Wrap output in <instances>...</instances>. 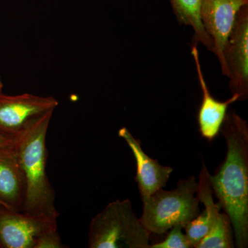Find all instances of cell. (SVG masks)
Listing matches in <instances>:
<instances>
[{
  "mask_svg": "<svg viewBox=\"0 0 248 248\" xmlns=\"http://www.w3.org/2000/svg\"><path fill=\"white\" fill-rule=\"evenodd\" d=\"M226 140L224 161L214 175L213 191L221 208L231 219L235 246H248V124L234 110L227 112L222 124Z\"/></svg>",
  "mask_w": 248,
  "mask_h": 248,
  "instance_id": "1",
  "label": "cell"
},
{
  "mask_svg": "<svg viewBox=\"0 0 248 248\" xmlns=\"http://www.w3.org/2000/svg\"><path fill=\"white\" fill-rule=\"evenodd\" d=\"M53 110L33 121L16 136L14 149L25 179L22 212L58 219L55 192L46 173V135Z\"/></svg>",
  "mask_w": 248,
  "mask_h": 248,
  "instance_id": "2",
  "label": "cell"
},
{
  "mask_svg": "<svg viewBox=\"0 0 248 248\" xmlns=\"http://www.w3.org/2000/svg\"><path fill=\"white\" fill-rule=\"evenodd\" d=\"M198 182L194 176L179 179L177 187L161 188L143 203L140 219L151 234H164L175 226L185 228L200 213Z\"/></svg>",
  "mask_w": 248,
  "mask_h": 248,
  "instance_id": "3",
  "label": "cell"
},
{
  "mask_svg": "<svg viewBox=\"0 0 248 248\" xmlns=\"http://www.w3.org/2000/svg\"><path fill=\"white\" fill-rule=\"evenodd\" d=\"M151 233L129 200L108 204L90 224V248H149Z\"/></svg>",
  "mask_w": 248,
  "mask_h": 248,
  "instance_id": "4",
  "label": "cell"
},
{
  "mask_svg": "<svg viewBox=\"0 0 248 248\" xmlns=\"http://www.w3.org/2000/svg\"><path fill=\"white\" fill-rule=\"evenodd\" d=\"M248 0H202L201 18L213 43V52L221 66L222 74L228 76L224 50L240 9Z\"/></svg>",
  "mask_w": 248,
  "mask_h": 248,
  "instance_id": "5",
  "label": "cell"
},
{
  "mask_svg": "<svg viewBox=\"0 0 248 248\" xmlns=\"http://www.w3.org/2000/svg\"><path fill=\"white\" fill-rule=\"evenodd\" d=\"M59 102L55 98L24 93L7 95L0 92V132L16 137L33 121L55 110Z\"/></svg>",
  "mask_w": 248,
  "mask_h": 248,
  "instance_id": "6",
  "label": "cell"
},
{
  "mask_svg": "<svg viewBox=\"0 0 248 248\" xmlns=\"http://www.w3.org/2000/svg\"><path fill=\"white\" fill-rule=\"evenodd\" d=\"M232 94L239 101L248 97V4L243 6L236 16L234 27L224 50Z\"/></svg>",
  "mask_w": 248,
  "mask_h": 248,
  "instance_id": "7",
  "label": "cell"
},
{
  "mask_svg": "<svg viewBox=\"0 0 248 248\" xmlns=\"http://www.w3.org/2000/svg\"><path fill=\"white\" fill-rule=\"evenodd\" d=\"M0 210V246L6 248H34L37 238L58 228L55 218L35 216L3 206Z\"/></svg>",
  "mask_w": 248,
  "mask_h": 248,
  "instance_id": "8",
  "label": "cell"
},
{
  "mask_svg": "<svg viewBox=\"0 0 248 248\" xmlns=\"http://www.w3.org/2000/svg\"><path fill=\"white\" fill-rule=\"evenodd\" d=\"M118 135L126 142L136 160L135 182L138 183L142 202L144 203L155 192L166 187L173 169L162 166L157 160L146 154L140 140L134 138L125 127L119 130Z\"/></svg>",
  "mask_w": 248,
  "mask_h": 248,
  "instance_id": "9",
  "label": "cell"
},
{
  "mask_svg": "<svg viewBox=\"0 0 248 248\" xmlns=\"http://www.w3.org/2000/svg\"><path fill=\"white\" fill-rule=\"evenodd\" d=\"M191 53L195 62L198 80L203 93V99L198 114L200 131L203 138L211 141L220 133L228 107L233 103L239 101V97L236 94H232L229 99L224 102L215 99L210 94L204 78L197 46L192 45Z\"/></svg>",
  "mask_w": 248,
  "mask_h": 248,
  "instance_id": "10",
  "label": "cell"
},
{
  "mask_svg": "<svg viewBox=\"0 0 248 248\" xmlns=\"http://www.w3.org/2000/svg\"><path fill=\"white\" fill-rule=\"evenodd\" d=\"M25 190L24 173L14 147L0 151V201L6 208L22 211Z\"/></svg>",
  "mask_w": 248,
  "mask_h": 248,
  "instance_id": "11",
  "label": "cell"
},
{
  "mask_svg": "<svg viewBox=\"0 0 248 248\" xmlns=\"http://www.w3.org/2000/svg\"><path fill=\"white\" fill-rule=\"evenodd\" d=\"M178 22L192 28L194 31L192 45L202 44L213 52V43L204 29L201 18L202 0H169Z\"/></svg>",
  "mask_w": 248,
  "mask_h": 248,
  "instance_id": "12",
  "label": "cell"
},
{
  "mask_svg": "<svg viewBox=\"0 0 248 248\" xmlns=\"http://www.w3.org/2000/svg\"><path fill=\"white\" fill-rule=\"evenodd\" d=\"M183 229L180 226L173 227L164 241L150 245L149 248H192Z\"/></svg>",
  "mask_w": 248,
  "mask_h": 248,
  "instance_id": "13",
  "label": "cell"
},
{
  "mask_svg": "<svg viewBox=\"0 0 248 248\" xmlns=\"http://www.w3.org/2000/svg\"><path fill=\"white\" fill-rule=\"evenodd\" d=\"M66 245L62 243L58 228L49 230L40 235L36 240L34 248H64Z\"/></svg>",
  "mask_w": 248,
  "mask_h": 248,
  "instance_id": "14",
  "label": "cell"
},
{
  "mask_svg": "<svg viewBox=\"0 0 248 248\" xmlns=\"http://www.w3.org/2000/svg\"><path fill=\"white\" fill-rule=\"evenodd\" d=\"M16 137L0 132V151L14 146Z\"/></svg>",
  "mask_w": 248,
  "mask_h": 248,
  "instance_id": "15",
  "label": "cell"
},
{
  "mask_svg": "<svg viewBox=\"0 0 248 248\" xmlns=\"http://www.w3.org/2000/svg\"><path fill=\"white\" fill-rule=\"evenodd\" d=\"M2 88H3V83H2V81H1V77H0V92H1V90H2Z\"/></svg>",
  "mask_w": 248,
  "mask_h": 248,
  "instance_id": "16",
  "label": "cell"
},
{
  "mask_svg": "<svg viewBox=\"0 0 248 248\" xmlns=\"http://www.w3.org/2000/svg\"><path fill=\"white\" fill-rule=\"evenodd\" d=\"M0 205H2V206L5 207L4 204L3 203V202H1V201H0ZM5 208H6V207H5Z\"/></svg>",
  "mask_w": 248,
  "mask_h": 248,
  "instance_id": "17",
  "label": "cell"
}]
</instances>
